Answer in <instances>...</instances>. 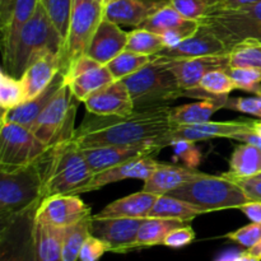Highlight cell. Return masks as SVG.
Returning <instances> with one entry per match:
<instances>
[{
    "label": "cell",
    "instance_id": "cell-1",
    "mask_svg": "<svg viewBox=\"0 0 261 261\" xmlns=\"http://www.w3.org/2000/svg\"><path fill=\"white\" fill-rule=\"evenodd\" d=\"M171 107L137 111L127 116L87 115L74 130V139L82 149L105 145L154 142L173 129Z\"/></svg>",
    "mask_w": 261,
    "mask_h": 261
},
{
    "label": "cell",
    "instance_id": "cell-2",
    "mask_svg": "<svg viewBox=\"0 0 261 261\" xmlns=\"http://www.w3.org/2000/svg\"><path fill=\"white\" fill-rule=\"evenodd\" d=\"M43 199L53 195H79L94 173L74 137H64L40 158Z\"/></svg>",
    "mask_w": 261,
    "mask_h": 261
},
{
    "label": "cell",
    "instance_id": "cell-3",
    "mask_svg": "<svg viewBox=\"0 0 261 261\" xmlns=\"http://www.w3.org/2000/svg\"><path fill=\"white\" fill-rule=\"evenodd\" d=\"M47 51L61 55L64 40L40 0L35 14L20 31L12 51L3 59V69L20 79L31 61Z\"/></svg>",
    "mask_w": 261,
    "mask_h": 261
},
{
    "label": "cell",
    "instance_id": "cell-4",
    "mask_svg": "<svg viewBox=\"0 0 261 261\" xmlns=\"http://www.w3.org/2000/svg\"><path fill=\"white\" fill-rule=\"evenodd\" d=\"M121 81L126 84L137 111L170 107L185 96L175 74L153 58L147 66Z\"/></svg>",
    "mask_w": 261,
    "mask_h": 261
},
{
    "label": "cell",
    "instance_id": "cell-5",
    "mask_svg": "<svg viewBox=\"0 0 261 261\" xmlns=\"http://www.w3.org/2000/svg\"><path fill=\"white\" fill-rule=\"evenodd\" d=\"M168 195L191 204L204 214L223 209H239L251 201L241 186L233 180L223 175L213 176L206 173L184 184Z\"/></svg>",
    "mask_w": 261,
    "mask_h": 261
},
{
    "label": "cell",
    "instance_id": "cell-6",
    "mask_svg": "<svg viewBox=\"0 0 261 261\" xmlns=\"http://www.w3.org/2000/svg\"><path fill=\"white\" fill-rule=\"evenodd\" d=\"M43 200V178L40 160L13 172L0 171V221Z\"/></svg>",
    "mask_w": 261,
    "mask_h": 261
},
{
    "label": "cell",
    "instance_id": "cell-7",
    "mask_svg": "<svg viewBox=\"0 0 261 261\" xmlns=\"http://www.w3.org/2000/svg\"><path fill=\"white\" fill-rule=\"evenodd\" d=\"M231 50L245 40L261 42V0L240 8H219L200 20Z\"/></svg>",
    "mask_w": 261,
    "mask_h": 261
},
{
    "label": "cell",
    "instance_id": "cell-8",
    "mask_svg": "<svg viewBox=\"0 0 261 261\" xmlns=\"http://www.w3.org/2000/svg\"><path fill=\"white\" fill-rule=\"evenodd\" d=\"M101 0H73L69 32L61 54V71L66 73L74 61L86 55L97 27L103 19Z\"/></svg>",
    "mask_w": 261,
    "mask_h": 261
},
{
    "label": "cell",
    "instance_id": "cell-9",
    "mask_svg": "<svg viewBox=\"0 0 261 261\" xmlns=\"http://www.w3.org/2000/svg\"><path fill=\"white\" fill-rule=\"evenodd\" d=\"M50 145L41 142L30 129L15 122H2L0 171L13 172L37 162Z\"/></svg>",
    "mask_w": 261,
    "mask_h": 261
},
{
    "label": "cell",
    "instance_id": "cell-10",
    "mask_svg": "<svg viewBox=\"0 0 261 261\" xmlns=\"http://www.w3.org/2000/svg\"><path fill=\"white\" fill-rule=\"evenodd\" d=\"M37 208L0 221V261H36Z\"/></svg>",
    "mask_w": 261,
    "mask_h": 261
},
{
    "label": "cell",
    "instance_id": "cell-11",
    "mask_svg": "<svg viewBox=\"0 0 261 261\" xmlns=\"http://www.w3.org/2000/svg\"><path fill=\"white\" fill-rule=\"evenodd\" d=\"M73 98L74 96L70 91V87L65 82L31 126L30 130L41 142L47 145H53L61 138L71 137V135H63L61 133L65 129L66 122L75 114Z\"/></svg>",
    "mask_w": 261,
    "mask_h": 261
},
{
    "label": "cell",
    "instance_id": "cell-12",
    "mask_svg": "<svg viewBox=\"0 0 261 261\" xmlns=\"http://www.w3.org/2000/svg\"><path fill=\"white\" fill-rule=\"evenodd\" d=\"M256 121L254 120H240V121H206L201 124L180 125L175 126L167 134L154 140L161 148L170 147L173 140L186 139L191 142H205L214 138L232 139L234 135L254 130Z\"/></svg>",
    "mask_w": 261,
    "mask_h": 261
},
{
    "label": "cell",
    "instance_id": "cell-13",
    "mask_svg": "<svg viewBox=\"0 0 261 261\" xmlns=\"http://www.w3.org/2000/svg\"><path fill=\"white\" fill-rule=\"evenodd\" d=\"M92 217L91 208L78 195H53L45 198L36 212V221L65 228Z\"/></svg>",
    "mask_w": 261,
    "mask_h": 261
},
{
    "label": "cell",
    "instance_id": "cell-14",
    "mask_svg": "<svg viewBox=\"0 0 261 261\" xmlns=\"http://www.w3.org/2000/svg\"><path fill=\"white\" fill-rule=\"evenodd\" d=\"M162 148L155 142L135 143V144H117L105 145V147H94L82 149L84 158L88 163L89 168L93 173L107 170L110 167L137 160V158L147 157V155L157 154Z\"/></svg>",
    "mask_w": 261,
    "mask_h": 261
},
{
    "label": "cell",
    "instance_id": "cell-15",
    "mask_svg": "<svg viewBox=\"0 0 261 261\" xmlns=\"http://www.w3.org/2000/svg\"><path fill=\"white\" fill-rule=\"evenodd\" d=\"M145 218H91V233L109 244L110 251L122 252L135 249L138 232Z\"/></svg>",
    "mask_w": 261,
    "mask_h": 261
},
{
    "label": "cell",
    "instance_id": "cell-16",
    "mask_svg": "<svg viewBox=\"0 0 261 261\" xmlns=\"http://www.w3.org/2000/svg\"><path fill=\"white\" fill-rule=\"evenodd\" d=\"M83 103L88 114L99 116H127L135 111L134 102L124 81H114L102 87Z\"/></svg>",
    "mask_w": 261,
    "mask_h": 261
},
{
    "label": "cell",
    "instance_id": "cell-17",
    "mask_svg": "<svg viewBox=\"0 0 261 261\" xmlns=\"http://www.w3.org/2000/svg\"><path fill=\"white\" fill-rule=\"evenodd\" d=\"M154 60L165 64L177 78L184 91L195 88L205 74L213 70H227L229 68L228 54L224 55L200 56V58L182 59V60Z\"/></svg>",
    "mask_w": 261,
    "mask_h": 261
},
{
    "label": "cell",
    "instance_id": "cell-18",
    "mask_svg": "<svg viewBox=\"0 0 261 261\" xmlns=\"http://www.w3.org/2000/svg\"><path fill=\"white\" fill-rule=\"evenodd\" d=\"M229 48L226 43L217 37L212 31L200 24L198 32L191 37L186 38L173 47H166L152 58L160 60H182V59L200 58V56L224 55L228 54Z\"/></svg>",
    "mask_w": 261,
    "mask_h": 261
},
{
    "label": "cell",
    "instance_id": "cell-19",
    "mask_svg": "<svg viewBox=\"0 0 261 261\" xmlns=\"http://www.w3.org/2000/svg\"><path fill=\"white\" fill-rule=\"evenodd\" d=\"M160 163L154 160L153 155L137 158V160L127 161V162L120 163V165L110 167L107 170L94 173L88 184L84 186L79 194L96 191L103 186L110 184L119 182V181L127 180V178H138V180L145 181L158 167Z\"/></svg>",
    "mask_w": 261,
    "mask_h": 261
},
{
    "label": "cell",
    "instance_id": "cell-20",
    "mask_svg": "<svg viewBox=\"0 0 261 261\" xmlns=\"http://www.w3.org/2000/svg\"><path fill=\"white\" fill-rule=\"evenodd\" d=\"M126 42L127 32L122 31L116 23L103 18L92 37L86 55L106 65L125 50Z\"/></svg>",
    "mask_w": 261,
    "mask_h": 261
},
{
    "label": "cell",
    "instance_id": "cell-21",
    "mask_svg": "<svg viewBox=\"0 0 261 261\" xmlns=\"http://www.w3.org/2000/svg\"><path fill=\"white\" fill-rule=\"evenodd\" d=\"M59 71H61L60 54L47 51L36 56L20 78L24 86L25 101L37 97L54 81Z\"/></svg>",
    "mask_w": 261,
    "mask_h": 261
},
{
    "label": "cell",
    "instance_id": "cell-22",
    "mask_svg": "<svg viewBox=\"0 0 261 261\" xmlns=\"http://www.w3.org/2000/svg\"><path fill=\"white\" fill-rule=\"evenodd\" d=\"M170 3L171 0H116L105 7L103 18L119 25H133L137 28Z\"/></svg>",
    "mask_w": 261,
    "mask_h": 261
},
{
    "label": "cell",
    "instance_id": "cell-23",
    "mask_svg": "<svg viewBox=\"0 0 261 261\" xmlns=\"http://www.w3.org/2000/svg\"><path fill=\"white\" fill-rule=\"evenodd\" d=\"M64 83H65V73L59 71L54 81L37 97L23 102L14 109L3 111L0 122H15V124L22 125L27 129H31L36 119L40 116L45 107L50 103L51 99L55 97V94L58 93V91L63 87Z\"/></svg>",
    "mask_w": 261,
    "mask_h": 261
},
{
    "label": "cell",
    "instance_id": "cell-24",
    "mask_svg": "<svg viewBox=\"0 0 261 261\" xmlns=\"http://www.w3.org/2000/svg\"><path fill=\"white\" fill-rule=\"evenodd\" d=\"M203 175L204 172L196 168L160 163L154 172L144 181L142 190L158 196L166 195L182 186L184 184Z\"/></svg>",
    "mask_w": 261,
    "mask_h": 261
},
{
    "label": "cell",
    "instance_id": "cell-25",
    "mask_svg": "<svg viewBox=\"0 0 261 261\" xmlns=\"http://www.w3.org/2000/svg\"><path fill=\"white\" fill-rule=\"evenodd\" d=\"M157 199L158 195L155 194L142 190L139 193L112 201L93 217L96 218H148Z\"/></svg>",
    "mask_w": 261,
    "mask_h": 261
},
{
    "label": "cell",
    "instance_id": "cell-26",
    "mask_svg": "<svg viewBox=\"0 0 261 261\" xmlns=\"http://www.w3.org/2000/svg\"><path fill=\"white\" fill-rule=\"evenodd\" d=\"M228 98V96L212 97V98L203 99V101L195 102V103H188L182 105V106L171 107V121H172L173 126L201 124V122L211 121V117L217 111L226 107Z\"/></svg>",
    "mask_w": 261,
    "mask_h": 261
},
{
    "label": "cell",
    "instance_id": "cell-27",
    "mask_svg": "<svg viewBox=\"0 0 261 261\" xmlns=\"http://www.w3.org/2000/svg\"><path fill=\"white\" fill-rule=\"evenodd\" d=\"M38 3H40V0H15L7 24L0 28L3 59L12 51L20 31L35 14Z\"/></svg>",
    "mask_w": 261,
    "mask_h": 261
},
{
    "label": "cell",
    "instance_id": "cell-28",
    "mask_svg": "<svg viewBox=\"0 0 261 261\" xmlns=\"http://www.w3.org/2000/svg\"><path fill=\"white\" fill-rule=\"evenodd\" d=\"M261 173V149L244 143L234 148L229 158V170L223 176L231 178L254 177Z\"/></svg>",
    "mask_w": 261,
    "mask_h": 261
},
{
    "label": "cell",
    "instance_id": "cell-29",
    "mask_svg": "<svg viewBox=\"0 0 261 261\" xmlns=\"http://www.w3.org/2000/svg\"><path fill=\"white\" fill-rule=\"evenodd\" d=\"M64 228L36 221V261H64Z\"/></svg>",
    "mask_w": 261,
    "mask_h": 261
},
{
    "label": "cell",
    "instance_id": "cell-30",
    "mask_svg": "<svg viewBox=\"0 0 261 261\" xmlns=\"http://www.w3.org/2000/svg\"><path fill=\"white\" fill-rule=\"evenodd\" d=\"M204 214L200 209L195 208L191 204L175 198L172 195H160L154 206L150 211L148 218H166L177 219V221L190 223L196 217Z\"/></svg>",
    "mask_w": 261,
    "mask_h": 261
},
{
    "label": "cell",
    "instance_id": "cell-31",
    "mask_svg": "<svg viewBox=\"0 0 261 261\" xmlns=\"http://www.w3.org/2000/svg\"><path fill=\"white\" fill-rule=\"evenodd\" d=\"M111 71L106 65H99L98 68L92 69L76 78L68 81V86L73 93L74 99L79 102H84L92 93L98 91L102 87L107 86L109 83L114 82Z\"/></svg>",
    "mask_w": 261,
    "mask_h": 261
},
{
    "label": "cell",
    "instance_id": "cell-32",
    "mask_svg": "<svg viewBox=\"0 0 261 261\" xmlns=\"http://www.w3.org/2000/svg\"><path fill=\"white\" fill-rule=\"evenodd\" d=\"M185 224L189 223L182 221H177V219L145 218L143 224L140 226L139 232H138L135 249L163 245L166 236H167L172 229L181 226H185Z\"/></svg>",
    "mask_w": 261,
    "mask_h": 261
},
{
    "label": "cell",
    "instance_id": "cell-33",
    "mask_svg": "<svg viewBox=\"0 0 261 261\" xmlns=\"http://www.w3.org/2000/svg\"><path fill=\"white\" fill-rule=\"evenodd\" d=\"M234 89H237L236 83L226 70H213L205 74L195 88L186 91L185 96L206 99L212 97L228 96Z\"/></svg>",
    "mask_w": 261,
    "mask_h": 261
},
{
    "label": "cell",
    "instance_id": "cell-34",
    "mask_svg": "<svg viewBox=\"0 0 261 261\" xmlns=\"http://www.w3.org/2000/svg\"><path fill=\"white\" fill-rule=\"evenodd\" d=\"M193 19L184 17L172 4H167L158 9L154 14L150 15L149 18L144 20L139 27L137 28H144V30L150 31L157 35H163V33L168 32V31L176 30L182 25L190 23Z\"/></svg>",
    "mask_w": 261,
    "mask_h": 261
},
{
    "label": "cell",
    "instance_id": "cell-35",
    "mask_svg": "<svg viewBox=\"0 0 261 261\" xmlns=\"http://www.w3.org/2000/svg\"><path fill=\"white\" fill-rule=\"evenodd\" d=\"M91 218L64 228L63 259L64 261H78L79 254L86 240L91 236Z\"/></svg>",
    "mask_w": 261,
    "mask_h": 261
},
{
    "label": "cell",
    "instance_id": "cell-36",
    "mask_svg": "<svg viewBox=\"0 0 261 261\" xmlns=\"http://www.w3.org/2000/svg\"><path fill=\"white\" fill-rule=\"evenodd\" d=\"M166 48L162 36L144 28H135L127 32V42L125 50L143 55L154 56Z\"/></svg>",
    "mask_w": 261,
    "mask_h": 261
},
{
    "label": "cell",
    "instance_id": "cell-37",
    "mask_svg": "<svg viewBox=\"0 0 261 261\" xmlns=\"http://www.w3.org/2000/svg\"><path fill=\"white\" fill-rule=\"evenodd\" d=\"M150 61H152V56L124 50L110 63H107L106 66L111 71L115 81H121L147 66Z\"/></svg>",
    "mask_w": 261,
    "mask_h": 261
},
{
    "label": "cell",
    "instance_id": "cell-38",
    "mask_svg": "<svg viewBox=\"0 0 261 261\" xmlns=\"http://www.w3.org/2000/svg\"><path fill=\"white\" fill-rule=\"evenodd\" d=\"M229 68L261 69V42L245 40L229 50Z\"/></svg>",
    "mask_w": 261,
    "mask_h": 261
},
{
    "label": "cell",
    "instance_id": "cell-39",
    "mask_svg": "<svg viewBox=\"0 0 261 261\" xmlns=\"http://www.w3.org/2000/svg\"><path fill=\"white\" fill-rule=\"evenodd\" d=\"M25 102V92L22 79L8 74L2 69L0 74V107L3 111L14 109Z\"/></svg>",
    "mask_w": 261,
    "mask_h": 261
},
{
    "label": "cell",
    "instance_id": "cell-40",
    "mask_svg": "<svg viewBox=\"0 0 261 261\" xmlns=\"http://www.w3.org/2000/svg\"><path fill=\"white\" fill-rule=\"evenodd\" d=\"M171 4L184 17L200 22L204 17L223 7V0H171Z\"/></svg>",
    "mask_w": 261,
    "mask_h": 261
},
{
    "label": "cell",
    "instance_id": "cell-41",
    "mask_svg": "<svg viewBox=\"0 0 261 261\" xmlns=\"http://www.w3.org/2000/svg\"><path fill=\"white\" fill-rule=\"evenodd\" d=\"M41 2L45 5L51 20H53L55 27L58 28L59 33L63 37L64 46H65L66 38H68L69 20H70L73 0H41Z\"/></svg>",
    "mask_w": 261,
    "mask_h": 261
},
{
    "label": "cell",
    "instance_id": "cell-42",
    "mask_svg": "<svg viewBox=\"0 0 261 261\" xmlns=\"http://www.w3.org/2000/svg\"><path fill=\"white\" fill-rule=\"evenodd\" d=\"M226 71L233 79L237 89L255 94L261 93V69L228 68Z\"/></svg>",
    "mask_w": 261,
    "mask_h": 261
},
{
    "label": "cell",
    "instance_id": "cell-43",
    "mask_svg": "<svg viewBox=\"0 0 261 261\" xmlns=\"http://www.w3.org/2000/svg\"><path fill=\"white\" fill-rule=\"evenodd\" d=\"M170 147L173 148V152H175L176 157L180 158L185 163L186 167L196 168L200 165L201 153L195 145V142H191V140L186 139H178L173 140L170 144Z\"/></svg>",
    "mask_w": 261,
    "mask_h": 261
},
{
    "label": "cell",
    "instance_id": "cell-44",
    "mask_svg": "<svg viewBox=\"0 0 261 261\" xmlns=\"http://www.w3.org/2000/svg\"><path fill=\"white\" fill-rule=\"evenodd\" d=\"M226 237L246 249H251L255 245L261 241V223L247 224L242 228L236 229L233 232H229L226 234Z\"/></svg>",
    "mask_w": 261,
    "mask_h": 261
},
{
    "label": "cell",
    "instance_id": "cell-45",
    "mask_svg": "<svg viewBox=\"0 0 261 261\" xmlns=\"http://www.w3.org/2000/svg\"><path fill=\"white\" fill-rule=\"evenodd\" d=\"M224 109L232 111L244 112V114L254 115L261 119V93L254 97H239V98H228Z\"/></svg>",
    "mask_w": 261,
    "mask_h": 261
},
{
    "label": "cell",
    "instance_id": "cell-46",
    "mask_svg": "<svg viewBox=\"0 0 261 261\" xmlns=\"http://www.w3.org/2000/svg\"><path fill=\"white\" fill-rule=\"evenodd\" d=\"M110 251L109 244L96 236H89L83 244L79 254L81 261H98L106 252Z\"/></svg>",
    "mask_w": 261,
    "mask_h": 261
},
{
    "label": "cell",
    "instance_id": "cell-47",
    "mask_svg": "<svg viewBox=\"0 0 261 261\" xmlns=\"http://www.w3.org/2000/svg\"><path fill=\"white\" fill-rule=\"evenodd\" d=\"M194 240H195V232H194L193 227L190 224H185V226L172 229L166 236L163 245L167 247H172V249H180V247L190 245Z\"/></svg>",
    "mask_w": 261,
    "mask_h": 261
},
{
    "label": "cell",
    "instance_id": "cell-48",
    "mask_svg": "<svg viewBox=\"0 0 261 261\" xmlns=\"http://www.w3.org/2000/svg\"><path fill=\"white\" fill-rule=\"evenodd\" d=\"M99 64L98 61H96L94 59L89 58L88 55H83L78 59L76 61H74L73 65L69 68V70L65 73V82L70 81V79L76 78V76L82 75V74L87 73V71L92 70V69L98 68Z\"/></svg>",
    "mask_w": 261,
    "mask_h": 261
},
{
    "label": "cell",
    "instance_id": "cell-49",
    "mask_svg": "<svg viewBox=\"0 0 261 261\" xmlns=\"http://www.w3.org/2000/svg\"><path fill=\"white\" fill-rule=\"evenodd\" d=\"M231 178V177H228ZM234 182L239 184L242 190L246 193L251 200L261 201V178L246 177V178H231Z\"/></svg>",
    "mask_w": 261,
    "mask_h": 261
},
{
    "label": "cell",
    "instance_id": "cell-50",
    "mask_svg": "<svg viewBox=\"0 0 261 261\" xmlns=\"http://www.w3.org/2000/svg\"><path fill=\"white\" fill-rule=\"evenodd\" d=\"M240 211L254 223H261V201L251 200L240 206Z\"/></svg>",
    "mask_w": 261,
    "mask_h": 261
},
{
    "label": "cell",
    "instance_id": "cell-51",
    "mask_svg": "<svg viewBox=\"0 0 261 261\" xmlns=\"http://www.w3.org/2000/svg\"><path fill=\"white\" fill-rule=\"evenodd\" d=\"M255 129V127H254ZM233 140H241L244 143H249V144L255 145V147L260 148L261 149V135L255 133L254 130L246 133H241V134H237L232 138Z\"/></svg>",
    "mask_w": 261,
    "mask_h": 261
},
{
    "label": "cell",
    "instance_id": "cell-52",
    "mask_svg": "<svg viewBox=\"0 0 261 261\" xmlns=\"http://www.w3.org/2000/svg\"><path fill=\"white\" fill-rule=\"evenodd\" d=\"M15 0H0V28L7 24Z\"/></svg>",
    "mask_w": 261,
    "mask_h": 261
},
{
    "label": "cell",
    "instance_id": "cell-53",
    "mask_svg": "<svg viewBox=\"0 0 261 261\" xmlns=\"http://www.w3.org/2000/svg\"><path fill=\"white\" fill-rule=\"evenodd\" d=\"M260 0H223V7L222 8H240L245 5L255 4Z\"/></svg>",
    "mask_w": 261,
    "mask_h": 261
},
{
    "label": "cell",
    "instance_id": "cell-54",
    "mask_svg": "<svg viewBox=\"0 0 261 261\" xmlns=\"http://www.w3.org/2000/svg\"><path fill=\"white\" fill-rule=\"evenodd\" d=\"M240 252L241 251H237V250H228V251L223 252L221 256L217 257L214 261H236L237 257H239Z\"/></svg>",
    "mask_w": 261,
    "mask_h": 261
},
{
    "label": "cell",
    "instance_id": "cell-55",
    "mask_svg": "<svg viewBox=\"0 0 261 261\" xmlns=\"http://www.w3.org/2000/svg\"><path fill=\"white\" fill-rule=\"evenodd\" d=\"M236 261H261L260 257H257L256 255H254L252 252H250L249 250L246 251L240 252L239 257H237Z\"/></svg>",
    "mask_w": 261,
    "mask_h": 261
},
{
    "label": "cell",
    "instance_id": "cell-56",
    "mask_svg": "<svg viewBox=\"0 0 261 261\" xmlns=\"http://www.w3.org/2000/svg\"><path fill=\"white\" fill-rule=\"evenodd\" d=\"M247 250H249L250 252H252V254L256 255L257 257H260V259H261V241L259 242V244L255 245L254 247H251V249H247Z\"/></svg>",
    "mask_w": 261,
    "mask_h": 261
},
{
    "label": "cell",
    "instance_id": "cell-57",
    "mask_svg": "<svg viewBox=\"0 0 261 261\" xmlns=\"http://www.w3.org/2000/svg\"><path fill=\"white\" fill-rule=\"evenodd\" d=\"M114 2H116V0H102V5H103V8H105L106 5L111 4V3H114Z\"/></svg>",
    "mask_w": 261,
    "mask_h": 261
},
{
    "label": "cell",
    "instance_id": "cell-58",
    "mask_svg": "<svg viewBox=\"0 0 261 261\" xmlns=\"http://www.w3.org/2000/svg\"><path fill=\"white\" fill-rule=\"evenodd\" d=\"M254 177H256V178H261V173H259V175H256V176H254Z\"/></svg>",
    "mask_w": 261,
    "mask_h": 261
},
{
    "label": "cell",
    "instance_id": "cell-59",
    "mask_svg": "<svg viewBox=\"0 0 261 261\" xmlns=\"http://www.w3.org/2000/svg\"><path fill=\"white\" fill-rule=\"evenodd\" d=\"M101 2H102V0H101Z\"/></svg>",
    "mask_w": 261,
    "mask_h": 261
}]
</instances>
